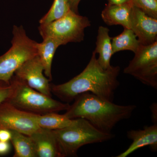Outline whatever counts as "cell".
Returning a JSON list of instances; mask_svg holds the SVG:
<instances>
[{"mask_svg": "<svg viewBox=\"0 0 157 157\" xmlns=\"http://www.w3.org/2000/svg\"><path fill=\"white\" fill-rule=\"evenodd\" d=\"M120 70L119 66L103 69L93 52L88 64L81 73L63 84H50L51 91L69 104L78 95L85 93L113 102L115 91L120 84L118 77Z\"/></svg>", "mask_w": 157, "mask_h": 157, "instance_id": "obj_1", "label": "cell"}, {"mask_svg": "<svg viewBox=\"0 0 157 157\" xmlns=\"http://www.w3.org/2000/svg\"><path fill=\"white\" fill-rule=\"evenodd\" d=\"M74 101L65 115L70 119L84 118L106 133H111L118 123L131 117L136 108L135 105H117L90 93L80 94Z\"/></svg>", "mask_w": 157, "mask_h": 157, "instance_id": "obj_2", "label": "cell"}, {"mask_svg": "<svg viewBox=\"0 0 157 157\" xmlns=\"http://www.w3.org/2000/svg\"><path fill=\"white\" fill-rule=\"evenodd\" d=\"M62 157H76L81 147L91 144L101 143L112 139V133L99 131L86 120L82 118L72 119L70 125L53 130Z\"/></svg>", "mask_w": 157, "mask_h": 157, "instance_id": "obj_3", "label": "cell"}, {"mask_svg": "<svg viewBox=\"0 0 157 157\" xmlns=\"http://www.w3.org/2000/svg\"><path fill=\"white\" fill-rule=\"evenodd\" d=\"M10 82L14 86L11 95L6 101L18 109L34 114H46L67 110L70 105L45 95L30 87L26 82L14 75Z\"/></svg>", "mask_w": 157, "mask_h": 157, "instance_id": "obj_4", "label": "cell"}, {"mask_svg": "<svg viewBox=\"0 0 157 157\" xmlns=\"http://www.w3.org/2000/svg\"><path fill=\"white\" fill-rule=\"evenodd\" d=\"M11 46L0 56V80L10 83L14 73L25 62L37 55V43L30 39L22 26L14 25Z\"/></svg>", "mask_w": 157, "mask_h": 157, "instance_id": "obj_5", "label": "cell"}, {"mask_svg": "<svg viewBox=\"0 0 157 157\" xmlns=\"http://www.w3.org/2000/svg\"><path fill=\"white\" fill-rule=\"evenodd\" d=\"M90 25L87 17L71 10L59 19L40 24L39 30L42 39L50 37L62 45L83 41L85 29Z\"/></svg>", "mask_w": 157, "mask_h": 157, "instance_id": "obj_6", "label": "cell"}, {"mask_svg": "<svg viewBox=\"0 0 157 157\" xmlns=\"http://www.w3.org/2000/svg\"><path fill=\"white\" fill-rule=\"evenodd\" d=\"M124 73L157 89V41L150 45H141Z\"/></svg>", "mask_w": 157, "mask_h": 157, "instance_id": "obj_7", "label": "cell"}, {"mask_svg": "<svg viewBox=\"0 0 157 157\" xmlns=\"http://www.w3.org/2000/svg\"><path fill=\"white\" fill-rule=\"evenodd\" d=\"M37 115L4 101L0 104V129L17 131L30 136L40 128L37 124Z\"/></svg>", "mask_w": 157, "mask_h": 157, "instance_id": "obj_8", "label": "cell"}, {"mask_svg": "<svg viewBox=\"0 0 157 157\" xmlns=\"http://www.w3.org/2000/svg\"><path fill=\"white\" fill-rule=\"evenodd\" d=\"M44 67L38 55L25 62L14 73V75L25 82L30 87L44 94L52 96L50 80L44 76Z\"/></svg>", "mask_w": 157, "mask_h": 157, "instance_id": "obj_9", "label": "cell"}, {"mask_svg": "<svg viewBox=\"0 0 157 157\" xmlns=\"http://www.w3.org/2000/svg\"><path fill=\"white\" fill-rule=\"evenodd\" d=\"M130 29L141 45H150L157 41V19L134 6L130 16Z\"/></svg>", "mask_w": 157, "mask_h": 157, "instance_id": "obj_10", "label": "cell"}, {"mask_svg": "<svg viewBox=\"0 0 157 157\" xmlns=\"http://www.w3.org/2000/svg\"><path fill=\"white\" fill-rule=\"evenodd\" d=\"M127 137L132 143L126 150L117 157H126L137 149L149 146L152 151L157 150V124L145 126L143 130H131L127 132Z\"/></svg>", "mask_w": 157, "mask_h": 157, "instance_id": "obj_11", "label": "cell"}, {"mask_svg": "<svg viewBox=\"0 0 157 157\" xmlns=\"http://www.w3.org/2000/svg\"><path fill=\"white\" fill-rule=\"evenodd\" d=\"M29 136L36 157H62L53 130L40 128Z\"/></svg>", "mask_w": 157, "mask_h": 157, "instance_id": "obj_12", "label": "cell"}, {"mask_svg": "<svg viewBox=\"0 0 157 157\" xmlns=\"http://www.w3.org/2000/svg\"><path fill=\"white\" fill-rule=\"evenodd\" d=\"M133 5L130 2L121 5L107 4L101 13V17L107 25H120L130 29V16Z\"/></svg>", "mask_w": 157, "mask_h": 157, "instance_id": "obj_13", "label": "cell"}, {"mask_svg": "<svg viewBox=\"0 0 157 157\" xmlns=\"http://www.w3.org/2000/svg\"><path fill=\"white\" fill-rule=\"evenodd\" d=\"M108 28L101 26L98 30L96 42V48L94 52L99 55L98 61L101 67L104 70L111 67L110 60L113 55L112 52L111 38L109 35Z\"/></svg>", "mask_w": 157, "mask_h": 157, "instance_id": "obj_14", "label": "cell"}, {"mask_svg": "<svg viewBox=\"0 0 157 157\" xmlns=\"http://www.w3.org/2000/svg\"><path fill=\"white\" fill-rule=\"evenodd\" d=\"M43 39L41 43H37V55L44 67L45 76L51 81L52 79L51 68L52 60L56 51L61 45L55 39L50 37Z\"/></svg>", "mask_w": 157, "mask_h": 157, "instance_id": "obj_15", "label": "cell"}, {"mask_svg": "<svg viewBox=\"0 0 157 157\" xmlns=\"http://www.w3.org/2000/svg\"><path fill=\"white\" fill-rule=\"evenodd\" d=\"M113 54L122 51L129 50L135 53L141 44L131 29H124L121 33L111 38Z\"/></svg>", "mask_w": 157, "mask_h": 157, "instance_id": "obj_16", "label": "cell"}, {"mask_svg": "<svg viewBox=\"0 0 157 157\" xmlns=\"http://www.w3.org/2000/svg\"><path fill=\"white\" fill-rule=\"evenodd\" d=\"M11 141L14 149V157H36L30 137L17 131H10Z\"/></svg>", "mask_w": 157, "mask_h": 157, "instance_id": "obj_17", "label": "cell"}, {"mask_svg": "<svg viewBox=\"0 0 157 157\" xmlns=\"http://www.w3.org/2000/svg\"><path fill=\"white\" fill-rule=\"evenodd\" d=\"M36 121L38 125L42 128L51 130L63 128L70 125L72 119L64 114L52 112L46 114H37Z\"/></svg>", "mask_w": 157, "mask_h": 157, "instance_id": "obj_18", "label": "cell"}, {"mask_svg": "<svg viewBox=\"0 0 157 157\" xmlns=\"http://www.w3.org/2000/svg\"><path fill=\"white\" fill-rule=\"evenodd\" d=\"M71 0H54L50 9L39 21V23H47L64 16L71 10Z\"/></svg>", "mask_w": 157, "mask_h": 157, "instance_id": "obj_19", "label": "cell"}, {"mask_svg": "<svg viewBox=\"0 0 157 157\" xmlns=\"http://www.w3.org/2000/svg\"><path fill=\"white\" fill-rule=\"evenodd\" d=\"M134 6L157 19V0H130Z\"/></svg>", "mask_w": 157, "mask_h": 157, "instance_id": "obj_20", "label": "cell"}, {"mask_svg": "<svg viewBox=\"0 0 157 157\" xmlns=\"http://www.w3.org/2000/svg\"><path fill=\"white\" fill-rule=\"evenodd\" d=\"M14 86L12 82L7 83L0 80V104L6 101L13 92Z\"/></svg>", "mask_w": 157, "mask_h": 157, "instance_id": "obj_21", "label": "cell"}, {"mask_svg": "<svg viewBox=\"0 0 157 157\" xmlns=\"http://www.w3.org/2000/svg\"><path fill=\"white\" fill-rule=\"evenodd\" d=\"M11 131L7 129H0V140L5 142H9L11 140Z\"/></svg>", "mask_w": 157, "mask_h": 157, "instance_id": "obj_22", "label": "cell"}, {"mask_svg": "<svg viewBox=\"0 0 157 157\" xmlns=\"http://www.w3.org/2000/svg\"><path fill=\"white\" fill-rule=\"evenodd\" d=\"M11 149L9 142H5L0 140V155H4L9 153Z\"/></svg>", "mask_w": 157, "mask_h": 157, "instance_id": "obj_23", "label": "cell"}, {"mask_svg": "<svg viewBox=\"0 0 157 157\" xmlns=\"http://www.w3.org/2000/svg\"><path fill=\"white\" fill-rule=\"evenodd\" d=\"M157 104L156 103H154L151 106V117L153 122L154 124L157 123Z\"/></svg>", "mask_w": 157, "mask_h": 157, "instance_id": "obj_24", "label": "cell"}, {"mask_svg": "<svg viewBox=\"0 0 157 157\" xmlns=\"http://www.w3.org/2000/svg\"><path fill=\"white\" fill-rule=\"evenodd\" d=\"M81 0H71V10L76 13L78 12V6Z\"/></svg>", "mask_w": 157, "mask_h": 157, "instance_id": "obj_25", "label": "cell"}, {"mask_svg": "<svg viewBox=\"0 0 157 157\" xmlns=\"http://www.w3.org/2000/svg\"><path fill=\"white\" fill-rule=\"evenodd\" d=\"M109 5H121L130 2V0H107Z\"/></svg>", "mask_w": 157, "mask_h": 157, "instance_id": "obj_26", "label": "cell"}]
</instances>
